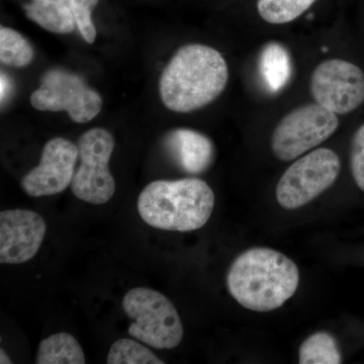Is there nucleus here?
Listing matches in <instances>:
<instances>
[{
	"label": "nucleus",
	"instance_id": "1",
	"mask_svg": "<svg viewBox=\"0 0 364 364\" xmlns=\"http://www.w3.org/2000/svg\"><path fill=\"white\" fill-rule=\"evenodd\" d=\"M299 272L296 263L274 249L254 247L241 253L227 274L232 298L254 312H272L296 294Z\"/></svg>",
	"mask_w": 364,
	"mask_h": 364
},
{
	"label": "nucleus",
	"instance_id": "2",
	"mask_svg": "<svg viewBox=\"0 0 364 364\" xmlns=\"http://www.w3.org/2000/svg\"><path fill=\"white\" fill-rule=\"evenodd\" d=\"M228 80L229 69L221 53L210 46L186 45L163 70L160 97L170 111H196L214 102Z\"/></svg>",
	"mask_w": 364,
	"mask_h": 364
},
{
	"label": "nucleus",
	"instance_id": "3",
	"mask_svg": "<svg viewBox=\"0 0 364 364\" xmlns=\"http://www.w3.org/2000/svg\"><path fill=\"white\" fill-rule=\"evenodd\" d=\"M214 208V191L207 182L198 178L153 181L138 198L143 221L164 231L200 229L210 220Z\"/></svg>",
	"mask_w": 364,
	"mask_h": 364
},
{
	"label": "nucleus",
	"instance_id": "4",
	"mask_svg": "<svg viewBox=\"0 0 364 364\" xmlns=\"http://www.w3.org/2000/svg\"><path fill=\"white\" fill-rule=\"evenodd\" d=\"M123 309L133 321L128 332L134 338L160 350L181 344L183 325L176 306L164 294L148 287H135L124 294Z\"/></svg>",
	"mask_w": 364,
	"mask_h": 364
},
{
	"label": "nucleus",
	"instance_id": "5",
	"mask_svg": "<svg viewBox=\"0 0 364 364\" xmlns=\"http://www.w3.org/2000/svg\"><path fill=\"white\" fill-rule=\"evenodd\" d=\"M114 138L102 128L90 129L79 138L80 164L71 182L73 195L91 205H105L116 193V181L109 170Z\"/></svg>",
	"mask_w": 364,
	"mask_h": 364
},
{
	"label": "nucleus",
	"instance_id": "6",
	"mask_svg": "<svg viewBox=\"0 0 364 364\" xmlns=\"http://www.w3.org/2000/svg\"><path fill=\"white\" fill-rule=\"evenodd\" d=\"M341 163L331 149L320 148L299 157L284 172L277 186V200L286 210L308 205L331 188Z\"/></svg>",
	"mask_w": 364,
	"mask_h": 364
},
{
	"label": "nucleus",
	"instance_id": "7",
	"mask_svg": "<svg viewBox=\"0 0 364 364\" xmlns=\"http://www.w3.org/2000/svg\"><path fill=\"white\" fill-rule=\"evenodd\" d=\"M338 127L337 114L317 102L296 107L273 131V154L282 161H291L325 142Z\"/></svg>",
	"mask_w": 364,
	"mask_h": 364
},
{
	"label": "nucleus",
	"instance_id": "8",
	"mask_svg": "<svg viewBox=\"0 0 364 364\" xmlns=\"http://www.w3.org/2000/svg\"><path fill=\"white\" fill-rule=\"evenodd\" d=\"M30 102L37 111L68 112L72 121L78 124L95 119L102 107L100 93L86 85L81 76L57 68L46 72Z\"/></svg>",
	"mask_w": 364,
	"mask_h": 364
},
{
	"label": "nucleus",
	"instance_id": "9",
	"mask_svg": "<svg viewBox=\"0 0 364 364\" xmlns=\"http://www.w3.org/2000/svg\"><path fill=\"white\" fill-rule=\"evenodd\" d=\"M311 92L333 114H349L364 102L363 71L345 60H327L313 72Z\"/></svg>",
	"mask_w": 364,
	"mask_h": 364
},
{
	"label": "nucleus",
	"instance_id": "10",
	"mask_svg": "<svg viewBox=\"0 0 364 364\" xmlns=\"http://www.w3.org/2000/svg\"><path fill=\"white\" fill-rule=\"evenodd\" d=\"M78 147L64 138H54L46 144L40 164L21 178V186L33 198L63 193L75 173Z\"/></svg>",
	"mask_w": 364,
	"mask_h": 364
},
{
	"label": "nucleus",
	"instance_id": "11",
	"mask_svg": "<svg viewBox=\"0 0 364 364\" xmlns=\"http://www.w3.org/2000/svg\"><path fill=\"white\" fill-rule=\"evenodd\" d=\"M47 226L44 219L33 210H2L0 213V262L21 264L39 252Z\"/></svg>",
	"mask_w": 364,
	"mask_h": 364
},
{
	"label": "nucleus",
	"instance_id": "12",
	"mask_svg": "<svg viewBox=\"0 0 364 364\" xmlns=\"http://www.w3.org/2000/svg\"><path fill=\"white\" fill-rule=\"evenodd\" d=\"M164 146L186 173H203L214 161V144L200 132L186 128L170 131L165 136Z\"/></svg>",
	"mask_w": 364,
	"mask_h": 364
},
{
	"label": "nucleus",
	"instance_id": "13",
	"mask_svg": "<svg viewBox=\"0 0 364 364\" xmlns=\"http://www.w3.org/2000/svg\"><path fill=\"white\" fill-rule=\"evenodd\" d=\"M26 18L48 32L66 35L76 23L68 0H32L23 6Z\"/></svg>",
	"mask_w": 364,
	"mask_h": 364
},
{
	"label": "nucleus",
	"instance_id": "14",
	"mask_svg": "<svg viewBox=\"0 0 364 364\" xmlns=\"http://www.w3.org/2000/svg\"><path fill=\"white\" fill-rule=\"evenodd\" d=\"M259 71L268 90H282L291 76V60L286 48L277 42L265 45L260 54Z\"/></svg>",
	"mask_w": 364,
	"mask_h": 364
},
{
	"label": "nucleus",
	"instance_id": "15",
	"mask_svg": "<svg viewBox=\"0 0 364 364\" xmlns=\"http://www.w3.org/2000/svg\"><path fill=\"white\" fill-rule=\"evenodd\" d=\"M85 353L77 340L69 333L51 335L40 342L37 364H85Z\"/></svg>",
	"mask_w": 364,
	"mask_h": 364
},
{
	"label": "nucleus",
	"instance_id": "16",
	"mask_svg": "<svg viewBox=\"0 0 364 364\" xmlns=\"http://www.w3.org/2000/svg\"><path fill=\"white\" fill-rule=\"evenodd\" d=\"M342 363L337 340L329 332L320 331L311 335L299 349V363L339 364Z\"/></svg>",
	"mask_w": 364,
	"mask_h": 364
},
{
	"label": "nucleus",
	"instance_id": "17",
	"mask_svg": "<svg viewBox=\"0 0 364 364\" xmlns=\"http://www.w3.org/2000/svg\"><path fill=\"white\" fill-rule=\"evenodd\" d=\"M35 53L28 40L20 33L1 26L0 28V61L4 65L23 68L33 61Z\"/></svg>",
	"mask_w": 364,
	"mask_h": 364
},
{
	"label": "nucleus",
	"instance_id": "18",
	"mask_svg": "<svg viewBox=\"0 0 364 364\" xmlns=\"http://www.w3.org/2000/svg\"><path fill=\"white\" fill-rule=\"evenodd\" d=\"M316 0H258L261 18L272 25H284L299 18Z\"/></svg>",
	"mask_w": 364,
	"mask_h": 364
},
{
	"label": "nucleus",
	"instance_id": "19",
	"mask_svg": "<svg viewBox=\"0 0 364 364\" xmlns=\"http://www.w3.org/2000/svg\"><path fill=\"white\" fill-rule=\"evenodd\" d=\"M109 364H164L150 349L134 340L123 338L112 345L107 354Z\"/></svg>",
	"mask_w": 364,
	"mask_h": 364
},
{
	"label": "nucleus",
	"instance_id": "20",
	"mask_svg": "<svg viewBox=\"0 0 364 364\" xmlns=\"http://www.w3.org/2000/svg\"><path fill=\"white\" fill-rule=\"evenodd\" d=\"M100 0H68L72 14L83 39L92 44L97 39V28L92 21V11Z\"/></svg>",
	"mask_w": 364,
	"mask_h": 364
},
{
	"label": "nucleus",
	"instance_id": "21",
	"mask_svg": "<svg viewBox=\"0 0 364 364\" xmlns=\"http://www.w3.org/2000/svg\"><path fill=\"white\" fill-rule=\"evenodd\" d=\"M350 164L354 181L364 191V124L359 127L352 139Z\"/></svg>",
	"mask_w": 364,
	"mask_h": 364
},
{
	"label": "nucleus",
	"instance_id": "22",
	"mask_svg": "<svg viewBox=\"0 0 364 364\" xmlns=\"http://www.w3.org/2000/svg\"><path fill=\"white\" fill-rule=\"evenodd\" d=\"M1 100L4 102V98L7 97L9 92V88H11V83H9V78L6 76V74H1Z\"/></svg>",
	"mask_w": 364,
	"mask_h": 364
},
{
	"label": "nucleus",
	"instance_id": "23",
	"mask_svg": "<svg viewBox=\"0 0 364 364\" xmlns=\"http://www.w3.org/2000/svg\"><path fill=\"white\" fill-rule=\"evenodd\" d=\"M0 363H1V364L13 363V361H11V359L9 358V355H7L6 352L4 351V349H1V350H0Z\"/></svg>",
	"mask_w": 364,
	"mask_h": 364
}]
</instances>
